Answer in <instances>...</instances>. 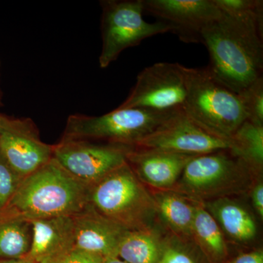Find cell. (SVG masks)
<instances>
[{"mask_svg":"<svg viewBox=\"0 0 263 263\" xmlns=\"http://www.w3.org/2000/svg\"><path fill=\"white\" fill-rule=\"evenodd\" d=\"M200 38L210 56L209 70L232 91L239 95L262 77V29L223 14Z\"/></svg>","mask_w":263,"mask_h":263,"instance_id":"1","label":"cell"},{"mask_svg":"<svg viewBox=\"0 0 263 263\" xmlns=\"http://www.w3.org/2000/svg\"><path fill=\"white\" fill-rule=\"evenodd\" d=\"M90 186L81 182L54 158L22 180L4 210L29 221L73 216L89 203Z\"/></svg>","mask_w":263,"mask_h":263,"instance_id":"2","label":"cell"},{"mask_svg":"<svg viewBox=\"0 0 263 263\" xmlns=\"http://www.w3.org/2000/svg\"><path fill=\"white\" fill-rule=\"evenodd\" d=\"M186 97L183 110L204 130L230 141L247 120L240 95L212 75L209 67H186Z\"/></svg>","mask_w":263,"mask_h":263,"instance_id":"3","label":"cell"},{"mask_svg":"<svg viewBox=\"0 0 263 263\" xmlns=\"http://www.w3.org/2000/svg\"><path fill=\"white\" fill-rule=\"evenodd\" d=\"M258 176L229 149L220 150L195 156L171 190L205 202L247 193Z\"/></svg>","mask_w":263,"mask_h":263,"instance_id":"4","label":"cell"},{"mask_svg":"<svg viewBox=\"0 0 263 263\" xmlns=\"http://www.w3.org/2000/svg\"><path fill=\"white\" fill-rule=\"evenodd\" d=\"M89 202L130 231L155 228L158 219L152 193L127 162L90 187Z\"/></svg>","mask_w":263,"mask_h":263,"instance_id":"5","label":"cell"},{"mask_svg":"<svg viewBox=\"0 0 263 263\" xmlns=\"http://www.w3.org/2000/svg\"><path fill=\"white\" fill-rule=\"evenodd\" d=\"M177 110L157 111L119 107L100 117L74 114L67 119L62 140L102 141L133 147L152 134Z\"/></svg>","mask_w":263,"mask_h":263,"instance_id":"6","label":"cell"},{"mask_svg":"<svg viewBox=\"0 0 263 263\" xmlns=\"http://www.w3.org/2000/svg\"><path fill=\"white\" fill-rule=\"evenodd\" d=\"M101 5L103 46L99 57L101 68L108 67L122 51L138 46L143 40L174 30L164 22H146L143 0H105Z\"/></svg>","mask_w":263,"mask_h":263,"instance_id":"7","label":"cell"},{"mask_svg":"<svg viewBox=\"0 0 263 263\" xmlns=\"http://www.w3.org/2000/svg\"><path fill=\"white\" fill-rule=\"evenodd\" d=\"M186 97V67L159 62L138 74L130 94L119 108L174 111L183 109Z\"/></svg>","mask_w":263,"mask_h":263,"instance_id":"8","label":"cell"},{"mask_svg":"<svg viewBox=\"0 0 263 263\" xmlns=\"http://www.w3.org/2000/svg\"><path fill=\"white\" fill-rule=\"evenodd\" d=\"M129 146L88 141H60L53 157L78 180L91 187L127 162Z\"/></svg>","mask_w":263,"mask_h":263,"instance_id":"9","label":"cell"},{"mask_svg":"<svg viewBox=\"0 0 263 263\" xmlns=\"http://www.w3.org/2000/svg\"><path fill=\"white\" fill-rule=\"evenodd\" d=\"M133 148L197 156L230 149L231 141L207 133L180 109Z\"/></svg>","mask_w":263,"mask_h":263,"instance_id":"10","label":"cell"},{"mask_svg":"<svg viewBox=\"0 0 263 263\" xmlns=\"http://www.w3.org/2000/svg\"><path fill=\"white\" fill-rule=\"evenodd\" d=\"M0 155L24 179L53 158V146L41 141L32 119L0 114Z\"/></svg>","mask_w":263,"mask_h":263,"instance_id":"11","label":"cell"},{"mask_svg":"<svg viewBox=\"0 0 263 263\" xmlns=\"http://www.w3.org/2000/svg\"><path fill=\"white\" fill-rule=\"evenodd\" d=\"M144 11L172 27L173 33L186 43H201L200 34L222 17L214 0H143Z\"/></svg>","mask_w":263,"mask_h":263,"instance_id":"12","label":"cell"},{"mask_svg":"<svg viewBox=\"0 0 263 263\" xmlns=\"http://www.w3.org/2000/svg\"><path fill=\"white\" fill-rule=\"evenodd\" d=\"M75 247L104 258L117 257L118 249L130 230L100 214L88 204L73 216Z\"/></svg>","mask_w":263,"mask_h":263,"instance_id":"13","label":"cell"},{"mask_svg":"<svg viewBox=\"0 0 263 263\" xmlns=\"http://www.w3.org/2000/svg\"><path fill=\"white\" fill-rule=\"evenodd\" d=\"M126 157L128 164L145 186L154 190H171L195 156L129 147Z\"/></svg>","mask_w":263,"mask_h":263,"instance_id":"14","label":"cell"},{"mask_svg":"<svg viewBox=\"0 0 263 263\" xmlns=\"http://www.w3.org/2000/svg\"><path fill=\"white\" fill-rule=\"evenodd\" d=\"M32 239L27 258L36 263H57L75 247L73 216L31 221Z\"/></svg>","mask_w":263,"mask_h":263,"instance_id":"15","label":"cell"},{"mask_svg":"<svg viewBox=\"0 0 263 263\" xmlns=\"http://www.w3.org/2000/svg\"><path fill=\"white\" fill-rule=\"evenodd\" d=\"M201 203L230 240L247 243L255 238L257 229L253 216L235 199L221 197Z\"/></svg>","mask_w":263,"mask_h":263,"instance_id":"16","label":"cell"},{"mask_svg":"<svg viewBox=\"0 0 263 263\" xmlns=\"http://www.w3.org/2000/svg\"><path fill=\"white\" fill-rule=\"evenodd\" d=\"M151 193L157 218L171 234L184 239L191 238L196 202L172 190H154Z\"/></svg>","mask_w":263,"mask_h":263,"instance_id":"17","label":"cell"},{"mask_svg":"<svg viewBox=\"0 0 263 263\" xmlns=\"http://www.w3.org/2000/svg\"><path fill=\"white\" fill-rule=\"evenodd\" d=\"M191 239L211 263L226 261L228 249L224 233L201 202H196L195 205Z\"/></svg>","mask_w":263,"mask_h":263,"instance_id":"18","label":"cell"},{"mask_svg":"<svg viewBox=\"0 0 263 263\" xmlns=\"http://www.w3.org/2000/svg\"><path fill=\"white\" fill-rule=\"evenodd\" d=\"M32 239L31 221L8 210L0 212V258L27 257Z\"/></svg>","mask_w":263,"mask_h":263,"instance_id":"19","label":"cell"},{"mask_svg":"<svg viewBox=\"0 0 263 263\" xmlns=\"http://www.w3.org/2000/svg\"><path fill=\"white\" fill-rule=\"evenodd\" d=\"M161 243L155 228L132 230L120 243L117 257L127 263H160Z\"/></svg>","mask_w":263,"mask_h":263,"instance_id":"20","label":"cell"},{"mask_svg":"<svg viewBox=\"0 0 263 263\" xmlns=\"http://www.w3.org/2000/svg\"><path fill=\"white\" fill-rule=\"evenodd\" d=\"M230 152L252 170L262 176L263 167V126L246 121L232 137Z\"/></svg>","mask_w":263,"mask_h":263,"instance_id":"21","label":"cell"},{"mask_svg":"<svg viewBox=\"0 0 263 263\" xmlns=\"http://www.w3.org/2000/svg\"><path fill=\"white\" fill-rule=\"evenodd\" d=\"M223 14L243 23L263 28L262 0H214Z\"/></svg>","mask_w":263,"mask_h":263,"instance_id":"22","label":"cell"},{"mask_svg":"<svg viewBox=\"0 0 263 263\" xmlns=\"http://www.w3.org/2000/svg\"><path fill=\"white\" fill-rule=\"evenodd\" d=\"M247 121L263 126V77L240 93Z\"/></svg>","mask_w":263,"mask_h":263,"instance_id":"23","label":"cell"},{"mask_svg":"<svg viewBox=\"0 0 263 263\" xmlns=\"http://www.w3.org/2000/svg\"><path fill=\"white\" fill-rule=\"evenodd\" d=\"M183 239L173 234L162 237L160 263H197Z\"/></svg>","mask_w":263,"mask_h":263,"instance_id":"24","label":"cell"},{"mask_svg":"<svg viewBox=\"0 0 263 263\" xmlns=\"http://www.w3.org/2000/svg\"><path fill=\"white\" fill-rule=\"evenodd\" d=\"M22 180L23 178L19 176L0 155V212L8 205Z\"/></svg>","mask_w":263,"mask_h":263,"instance_id":"25","label":"cell"},{"mask_svg":"<svg viewBox=\"0 0 263 263\" xmlns=\"http://www.w3.org/2000/svg\"><path fill=\"white\" fill-rule=\"evenodd\" d=\"M104 261L102 256L74 248L57 263H103Z\"/></svg>","mask_w":263,"mask_h":263,"instance_id":"26","label":"cell"},{"mask_svg":"<svg viewBox=\"0 0 263 263\" xmlns=\"http://www.w3.org/2000/svg\"><path fill=\"white\" fill-rule=\"evenodd\" d=\"M251 200L254 210L259 217L263 218V183L262 176L254 180L250 190Z\"/></svg>","mask_w":263,"mask_h":263,"instance_id":"27","label":"cell"},{"mask_svg":"<svg viewBox=\"0 0 263 263\" xmlns=\"http://www.w3.org/2000/svg\"><path fill=\"white\" fill-rule=\"evenodd\" d=\"M224 263H263V251L259 249L247 253L240 254Z\"/></svg>","mask_w":263,"mask_h":263,"instance_id":"28","label":"cell"},{"mask_svg":"<svg viewBox=\"0 0 263 263\" xmlns=\"http://www.w3.org/2000/svg\"><path fill=\"white\" fill-rule=\"evenodd\" d=\"M0 263H36L33 262L32 260L24 257L22 259H5V260L0 261Z\"/></svg>","mask_w":263,"mask_h":263,"instance_id":"29","label":"cell"},{"mask_svg":"<svg viewBox=\"0 0 263 263\" xmlns=\"http://www.w3.org/2000/svg\"><path fill=\"white\" fill-rule=\"evenodd\" d=\"M103 263H127L118 257H110L105 258Z\"/></svg>","mask_w":263,"mask_h":263,"instance_id":"30","label":"cell"},{"mask_svg":"<svg viewBox=\"0 0 263 263\" xmlns=\"http://www.w3.org/2000/svg\"><path fill=\"white\" fill-rule=\"evenodd\" d=\"M0 103H1V96H0Z\"/></svg>","mask_w":263,"mask_h":263,"instance_id":"31","label":"cell"}]
</instances>
